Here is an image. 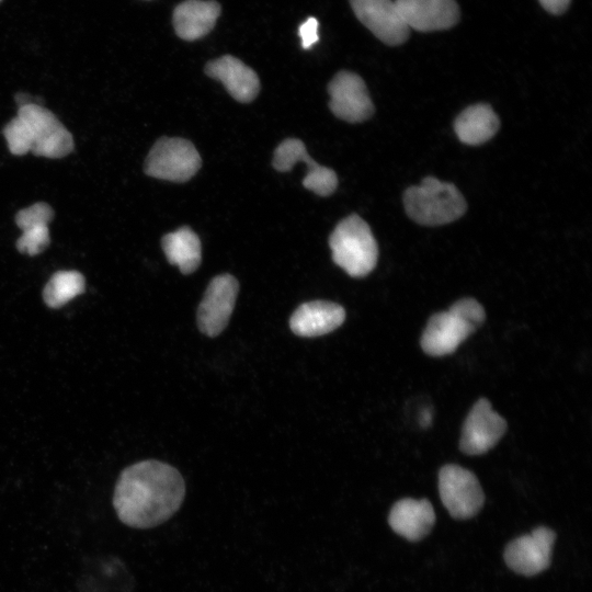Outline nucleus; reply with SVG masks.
<instances>
[{"mask_svg":"<svg viewBox=\"0 0 592 592\" xmlns=\"http://www.w3.org/2000/svg\"><path fill=\"white\" fill-rule=\"evenodd\" d=\"M185 482L172 466L143 460L126 467L113 494L117 517L133 528H152L168 521L181 506Z\"/></svg>","mask_w":592,"mask_h":592,"instance_id":"obj_1","label":"nucleus"},{"mask_svg":"<svg viewBox=\"0 0 592 592\" xmlns=\"http://www.w3.org/2000/svg\"><path fill=\"white\" fill-rule=\"evenodd\" d=\"M3 135L11 153L58 159L73 150L71 133L57 116L42 104L19 106L16 115L4 126Z\"/></svg>","mask_w":592,"mask_h":592,"instance_id":"obj_2","label":"nucleus"},{"mask_svg":"<svg viewBox=\"0 0 592 592\" xmlns=\"http://www.w3.org/2000/svg\"><path fill=\"white\" fill-rule=\"evenodd\" d=\"M408 216L424 226H440L460 218L467 204L458 189L448 182L428 177L403 194Z\"/></svg>","mask_w":592,"mask_h":592,"instance_id":"obj_3","label":"nucleus"},{"mask_svg":"<svg viewBox=\"0 0 592 592\" xmlns=\"http://www.w3.org/2000/svg\"><path fill=\"white\" fill-rule=\"evenodd\" d=\"M333 262L352 277L369 274L378 260V246L365 220L353 214L338 223L330 235Z\"/></svg>","mask_w":592,"mask_h":592,"instance_id":"obj_4","label":"nucleus"},{"mask_svg":"<svg viewBox=\"0 0 592 592\" xmlns=\"http://www.w3.org/2000/svg\"><path fill=\"white\" fill-rule=\"evenodd\" d=\"M201 166V156L190 140L163 136L149 150L144 170L149 177L181 183L190 180Z\"/></svg>","mask_w":592,"mask_h":592,"instance_id":"obj_5","label":"nucleus"},{"mask_svg":"<svg viewBox=\"0 0 592 592\" xmlns=\"http://www.w3.org/2000/svg\"><path fill=\"white\" fill-rule=\"evenodd\" d=\"M439 492L449 514L457 520L476 515L485 502L481 486L470 470L458 465H445L439 473Z\"/></svg>","mask_w":592,"mask_h":592,"instance_id":"obj_6","label":"nucleus"},{"mask_svg":"<svg viewBox=\"0 0 592 592\" xmlns=\"http://www.w3.org/2000/svg\"><path fill=\"white\" fill-rule=\"evenodd\" d=\"M239 292L238 281L230 274L215 276L197 308V326L208 335H218L228 325Z\"/></svg>","mask_w":592,"mask_h":592,"instance_id":"obj_7","label":"nucleus"},{"mask_svg":"<svg viewBox=\"0 0 592 592\" xmlns=\"http://www.w3.org/2000/svg\"><path fill=\"white\" fill-rule=\"evenodd\" d=\"M329 106L339 118L361 123L374 113V105L364 80L355 72L342 70L328 86Z\"/></svg>","mask_w":592,"mask_h":592,"instance_id":"obj_8","label":"nucleus"},{"mask_svg":"<svg viewBox=\"0 0 592 592\" xmlns=\"http://www.w3.org/2000/svg\"><path fill=\"white\" fill-rule=\"evenodd\" d=\"M505 431V420L492 409L489 400L480 398L463 424L459 448L468 455L487 453L497 445Z\"/></svg>","mask_w":592,"mask_h":592,"instance_id":"obj_9","label":"nucleus"},{"mask_svg":"<svg viewBox=\"0 0 592 592\" xmlns=\"http://www.w3.org/2000/svg\"><path fill=\"white\" fill-rule=\"evenodd\" d=\"M556 534L553 530L539 526L531 534L510 542L504 550L506 565L516 573L535 576L550 563Z\"/></svg>","mask_w":592,"mask_h":592,"instance_id":"obj_10","label":"nucleus"},{"mask_svg":"<svg viewBox=\"0 0 592 592\" xmlns=\"http://www.w3.org/2000/svg\"><path fill=\"white\" fill-rule=\"evenodd\" d=\"M356 18L386 45L405 43L410 29L403 21L395 0H350Z\"/></svg>","mask_w":592,"mask_h":592,"instance_id":"obj_11","label":"nucleus"},{"mask_svg":"<svg viewBox=\"0 0 592 592\" xmlns=\"http://www.w3.org/2000/svg\"><path fill=\"white\" fill-rule=\"evenodd\" d=\"M297 162H304L308 172L303 180L304 186L320 196L332 194L338 185L335 172L318 164L311 159L305 144L297 138L283 140L274 151L273 167L281 172L289 171Z\"/></svg>","mask_w":592,"mask_h":592,"instance_id":"obj_12","label":"nucleus"},{"mask_svg":"<svg viewBox=\"0 0 592 592\" xmlns=\"http://www.w3.org/2000/svg\"><path fill=\"white\" fill-rule=\"evenodd\" d=\"M395 3L410 30H447L459 20V8L455 0H395Z\"/></svg>","mask_w":592,"mask_h":592,"instance_id":"obj_13","label":"nucleus"},{"mask_svg":"<svg viewBox=\"0 0 592 592\" xmlns=\"http://www.w3.org/2000/svg\"><path fill=\"white\" fill-rule=\"evenodd\" d=\"M475 330L449 309L429 319L421 337L422 350L431 356L453 353Z\"/></svg>","mask_w":592,"mask_h":592,"instance_id":"obj_14","label":"nucleus"},{"mask_svg":"<svg viewBox=\"0 0 592 592\" xmlns=\"http://www.w3.org/2000/svg\"><path fill=\"white\" fill-rule=\"evenodd\" d=\"M205 72L223 82L228 93L238 102L249 103L260 91L257 72L235 56L225 55L208 61Z\"/></svg>","mask_w":592,"mask_h":592,"instance_id":"obj_15","label":"nucleus"},{"mask_svg":"<svg viewBox=\"0 0 592 592\" xmlns=\"http://www.w3.org/2000/svg\"><path fill=\"white\" fill-rule=\"evenodd\" d=\"M345 319L342 306L326 300L301 304L289 319L291 330L299 337H319L339 328Z\"/></svg>","mask_w":592,"mask_h":592,"instance_id":"obj_16","label":"nucleus"},{"mask_svg":"<svg viewBox=\"0 0 592 592\" xmlns=\"http://www.w3.org/2000/svg\"><path fill=\"white\" fill-rule=\"evenodd\" d=\"M434 522L435 513L426 499H401L392 505L388 516L390 527L400 536L412 542L425 537Z\"/></svg>","mask_w":592,"mask_h":592,"instance_id":"obj_17","label":"nucleus"},{"mask_svg":"<svg viewBox=\"0 0 592 592\" xmlns=\"http://www.w3.org/2000/svg\"><path fill=\"white\" fill-rule=\"evenodd\" d=\"M220 14V5L214 0H185L173 11V26L184 41H195L208 34Z\"/></svg>","mask_w":592,"mask_h":592,"instance_id":"obj_18","label":"nucleus"},{"mask_svg":"<svg viewBox=\"0 0 592 592\" xmlns=\"http://www.w3.org/2000/svg\"><path fill=\"white\" fill-rule=\"evenodd\" d=\"M133 578L126 565L118 558H98L83 571L80 592H133L135 584H109Z\"/></svg>","mask_w":592,"mask_h":592,"instance_id":"obj_19","label":"nucleus"},{"mask_svg":"<svg viewBox=\"0 0 592 592\" xmlns=\"http://www.w3.org/2000/svg\"><path fill=\"white\" fill-rule=\"evenodd\" d=\"M500 126L499 117L488 104L466 107L455 119L454 130L466 145H481L491 139Z\"/></svg>","mask_w":592,"mask_h":592,"instance_id":"obj_20","label":"nucleus"},{"mask_svg":"<svg viewBox=\"0 0 592 592\" xmlns=\"http://www.w3.org/2000/svg\"><path fill=\"white\" fill-rule=\"evenodd\" d=\"M161 246L169 263L177 265L183 274H191L200 266L201 241L190 227L184 226L167 234Z\"/></svg>","mask_w":592,"mask_h":592,"instance_id":"obj_21","label":"nucleus"},{"mask_svg":"<svg viewBox=\"0 0 592 592\" xmlns=\"http://www.w3.org/2000/svg\"><path fill=\"white\" fill-rule=\"evenodd\" d=\"M84 292V277L78 271H58L54 273L43 289L44 303L53 309L66 305Z\"/></svg>","mask_w":592,"mask_h":592,"instance_id":"obj_22","label":"nucleus"},{"mask_svg":"<svg viewBox=\"0 0 592 592\" xmlns=\"http://www.w3.org/2000/svg\"><path fill=\"white\" fill-rule=\"evenodd\" d=\"M50 243L49 228L47 225H39L22 230L21 237L16 240V249L21 253L31 257L42 253Z\"/></svg>","mask_w":592,"mask_h":592,"instance_id":"obj_23","label":"nucleus"},{"mask_svg":"<svg viewBox=\"0 0 592 592\" xmlns=\"http://www.w3.org/2000/svg\"><path fill=\"white\" fill-rule=\"evenodd\" d=\"M54 218L52 206L44 202H37L26 208L19 210L15 215V224L21 230L30 227L47 225Z\"/></svg>","mask_w":592,"mask_h":592,"instance_id":"obj_24","label":"nucleus"},{"mask_svg":"<svg viewBox=\"0 0 592 592\" xmlns=\"http://www.w3.org/2000/svg\"><path fill=\"white\" fill-rule=\"evenodd\" d=\"M449 310L465 321L475 331L483 323L486 312L483 307L474 298H462L455 301Z\"/></svg>","mask_w":592,"mask_h":592,"instance_id":"obj_25","label":"nucleus"},{"mask_svg":"<svg viewBox=\"0 0 592 592\" xmlns=\"http://www.w3.org/2000/svg\"><path fill=\"white\" fill-rule=\"evenodd\" d=\"M298 34L301 39V46L305 49L311 47L318 42V21L316 18L310 16L304 23L300 24Z\"/></svg>","mask_w":592,"mask_h":592,"instance_id":"obj_26","label":"nucleus"},{"mask_svg":"<svg viewBox=\"0 0 592 592\" xmlns=\"http://www.w3.org/2000/svg\"><path fill=\"white\" fill-rule=\"evenodd\" d=\"M542 7L551 14H562L571 0H538Z\"/></svg>","mask_w":592,"mask_h":592,"instance_id":"obj_27","label":"nucleus"},{"mask_svg":"<svg viewBox=\"0 0 592 592\" xmlns=\"http://www.w3.org/2000/svg\"><path fill=\"white\" fill-rule=\"evenodd\" d=\"M1 1V0H0Z\"/></svg>","mask_w":592,"mask_h":592,"instance_id":"obj_28","label":"nucleus"}]
</instances>
